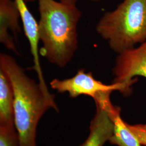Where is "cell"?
<instances>
[{"instance_id":"obj_8","label":"cell","mask_w":146,"mask_h":146,"mask_svg":"<svg viewBox=\"0 0 146 146\" xmlns=\"http://www.w3.org/2000/svg\"><path fill=\"white\" fill-rule=\"evenodd\" d=\"M96 113L91 121L86 140L78 146H104L110 141L114 131V123L102 102L95 100Z\"/></svg>"},{"instance_id":"obj_13","label":"cell","mask_w":146,"mask_h":146,"mask_svg":"<svg viewBox=\"0 0 146 146\" xmlns=\"http://www.w3.org/2000/svg\"><path fill=\"white\" fill-rule=\"evenodd\" d=\"M35 0H25V1L27 2H34ZM60 1L63 2V3H68V4H71V5H76V2L78 1V0H59Z\"/></svg>"},{"instance_id":"obj_4","label":"cell","mask_w":146,"mask_h":146,"mask_svg":"<svg viewBox=\"0 0 146 146\" xmlns=\"http://www.w3.org/2000/svg\"><path fill=\"white\" fill-rule=\"evenodd\" d=\"M52 88L60 93H67L72 98L81 95L88 96L93 99L104 92L117 90L125 95V88L122 84L113 83L106 84L94 78L91 72H86L84 69H80L70 78L64 80L55 78L50 82Z\"/></svg>"},{"instance_id":"obj_10","label":"cell","mask_w":146,"mask_h":146,"mask_svg":"<svg viewBox=\"0 0 146 146\" xmlns=\"http://www.w3.org/2000/svg\"><path fill=\"white\" fill-rule=\"evenodd\" d=\"M14 106V95L11 80L0 68V126L15 128Z\"/></svg>"},{"instance_id":"obj_14","label":"cell","mask_w":146,"mask_h":146,"mask_svg":"<svg viewBox=\"0 0 146 146\" xmlns=\"http://www.w3.org/2000/svg\"><path fill=\"white\" fill-rule=\"evenodd\" d=\"M89 1H101V0H89Z\"/></svg>"},{"instance_id":"obj_6","label":"cell","mask_w":146,"mask_h":146,"mask_svg":"<svg viewBox=\"0 0 146 146\" xmlns=\"http://www.w3.org/2000/svg\"><path fill=\"white\" fill-rule=\"evenodd\" d=\"M21 15L14 0H0V42L7 49L18 53L15 38L21 32Z\"/></svg>"},{"instance_id":"obj_12","label":"cell","mask_w":146,"mask_h":146,"mask_svg":"<svg viewBox=\"0 0 146 146\" xmlns=\"http://www.w3.org/2000/svg\"><path fill=\"white\" fill-rule=\"evenodd\" d=\"M128 126L141 145L146 146V124L135 125L128 124Z\"/></svg>"},{"instance_id":"obj_3","label":"cell","mask_w":146,"mask_h":146,"mask_svg":"<svg viewBox=\"0 0 146 146\" xmlns=\"http://www.w3.org/2000/svg\"><path fill=\"white\" fill-rule=\"evenodd\" d=\"M114 52L120 54L146 41V0H123L106 12L96 27Z\"/></svg>"},{"instance_id":"obj_5","label":"cell","mask_w":146,"mask_h":146,"mask_svg":"<svg viewBox=\"0 0 146 146\" xmlns=\"http://www.w3.org/2000/svg\"><path fill=\"white\" fill-rule=\"evenodd\" d=\"M113 73V83L125 86V95L131 94V87L136 82L135 76L146 78V41L136 48H131L119 54Z\"/></svg>"},{"instance_id":"obj_9","label":"cell","mask_w":146,"mask_h":146,"mask_svg":"<svg viewBox=\"0 0 146 146\" xmlns=\"http://www.w3.org/2000/svg\"><path fill=\"white\" fill-rule=\"evenodd\" d=\"M110 94V93H104L98 98L104 104L114 123V131L109 141L110 143L117 146H141L128 124L122 119L120 108L112 104Z\"/></svg>"},{"instance_id":"obj_1","label":"cell","mask_w":146,"mask_h":146,"mask_svg":"<svg viewBox=\"0 0 146 146\" xmlns=\"http://www.w3.org/2000/svg\"><path fill=\"white\" fill-rule=\"evenodd\" d=\"M0 68L11 80L14 95V123L20 146H36L37 127L49 109L58 112L55 96L30 78L11 55H0Z\"/></svg>"},{"instance_id":"obj_11","label":"cell","mask_w":146,"mask_h":146,"mask_svg":"<svg viewBox=\"0 0 146 146\" xmlns=\"http://www.w3.org/2000/svg\"><path fill=\"white\" fill-rule=\"evenodd\" d=\"M0 146H20L19 135L15 128L0 126Z\"/></svg>"},{"instance_id":"obj_2","label":"cell","mask_w":146,"mask_h":146,"mask_svg":"<svg viewBox=\"0 0 146 146\" xmlns=\"http://www.w3.org/2000/svg\"><path fill=\"white\" fill-rule=\"evenodd\" d=\"M40 54L52 64L64 68L78 47L77 27L81 12L76 5L38 0Z\"/></svg>"},{"instance_id":"obj_7","label":"cell","mask_w":146,"mask_h":146,"mask_svg":"<svg viewBox=\"0 0 146 146\" xmlns=\"http://www.w3.org/2000/svg\"><path fill=\"white\" fill-rule=\"evenodd\" d=\"M14 1L20 11L21 21L22 23L24 31L29 43L31 54L33 56L34 63V69L36 72L38 83L43 88L48 90V88L43 77L39 59L38 43L40 37L38 33V23L37 22L35 17L29 10L25 0Z\"/></svg>"}]
</instances>
